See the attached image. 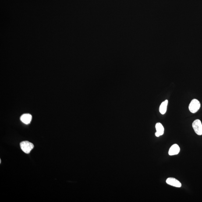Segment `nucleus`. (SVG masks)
Here are the masks:
<instances>
[{"mask_svg": "<svg viewBox=\"0 0 202 202\" xmlns=\"http://www.w3.org/2000/svg\"><path fill=\"white\" fill-rule=\"evenodd\" d=\"M20 146L22 151L27 154L30 153L34 147L33 143L27 141L22 142L20 143Z\"/></svg>", "mask_w": 202, "mask_h": 202, "instance_id": "1", "label": "nucleus"}, {"mask_svg": "<svg viewBox=\"0 0 202 202\" xmlns=\"http://www.w3.org/2000/svg\"><path fill=\"white\" fill-rule=\"evenodd\" d=\"M200 107V101L196 99H194L191 101L189 106V109L191 112L194 114L198 111Z\"/></svg>", "mask_w": 202, "mask_h": 202, "instance_id": "2", "label": "nucleus"}, {"mask_svg": "<svg viewBox=\"0 0 202 202\" xmlns=\"http://www.w3.org/2000/svg\"><path fill=\"white\" fill-rule=\"evenodd\" d=\"M192 126L196 134L199 136L202 135V124L200 120L196 119L193 121Z\"/></svg>", "mask_w": 202, "mask_h": 202, "instance_id": "3", "label": "nucleus"}, {"mask_svg": "<svg viewBox=\"0 0 202 202\" xmlns=\"http://www.w3.org/2000/svg\"><path fill=\"white\" fill-rule=\"evenodd\" d=\"M166 183L170 186L176 188H180L182 184L177 179L174 178H169L167 179L166 181Z\"/></svg>", "mask_w": 202, "mask_h": 202, "instance_id": "4", "label": "nucleus"}, {"mask_svg": "<svg viewBox=\"0 0 202 202\" xmlns=\"http://www.w3.org/2000/svg\"><path fill=\"white\" fill-rule=\"evenodd\" d=\"M180 151V148L178 144H174L171 146L168 151V154L170 156L176 155L179 154Z\"/></svg>", "mask_w": 202, "mask_h": 202, "instance_id": "5", "label": "nucleus"}, {"mask_svg": "<svg viewBox=\"0 0 202 202\" xmlns=\"http://www.w3.org/2000/svg\"><path fill=\"white\" fill-rule=\"evenodd\" d=\"M32 119V115L28 114H23L20 117L21 121L23 123L26 124H30L31 122Z\"/></svg>", "mask_w": 202, "mask_h": 202, "instance_id": "6", "label": "nucleus"}, {"mask_svg": "<svg viewBox=\"0 0 202 202\" xmlns=\"http://www.w3.org/2000/svg\"><path fill=\"white\" fill-rule=\"evenodd\" d=\"M168 104V100H165V101L162 102L160 105L159 109L160 112L162 115H164L166 112Z\"/></svg>", "mask_w": 202, "mask_h": 202, "instance_id": "7", "label": "nucleus"}, {"mask_svg": "<svg viewBox=\"0 0 202 202\" xmlns=\"http://www.w3.org/2000/svg\"><path fill=\"white\" fill-rule=\"evenodd\" d=\"M155 128L157 132L159 134L160 136H162L164 134V129L163 126L161 123L158 122L156 124Z\"/></svg>", "mask_w": 202, "mask_h": 202, "instance_id": "8", "label": "nucleus"}, {"mask_svg": "<svg viewBox=\"0 0 202 202\" xmlns=\"http://www.w3.org/2000/svg\"><path fill=\"white\" fill-rule=\"evenodd\" d=\"M155 136H156V137H160V135L158 133V132H156L155 133Z\"/></svg>", "mask_w": 202, "mask_h": 202, "instance_id": "9", "label": "nucleus"}]
</instances>
